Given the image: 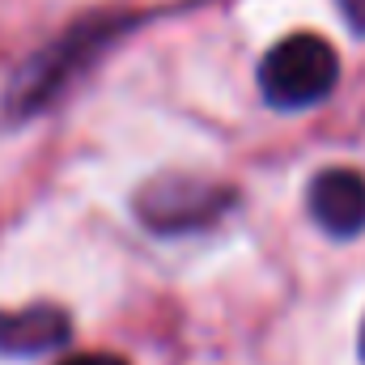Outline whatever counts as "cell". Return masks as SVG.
I'll return each instance as SVG.
<instances>
[{
  "instance_id": "cell-1",
  "label": "cell",
  "mask_w": 365,
  "mask_h": 365,
  "mask_svg": "<svg viewBox=\"0 0 365 365\" xmlns=\"http://www.w3.org/2000/svg\"><path fill=\"white\" fill-rule=\"evenodd\" d=\"M340 81V56L319 34L280 38L259 64V90L280 110H302L323 102Z\"/></svg>"
},
{
  "instance_id": "cell-2",
  "label": "cell",
  "mask_w": 365,
  "mask_h": 365,
  "mask_svg": "<svg viewBox=\"0 0 365 365\" xmlns=\"http://www.w3.org/2000/svg\"><path fill=\"white\" fill-rule=\"evenodd\" d=\"M234 195L217 182H195V179H162L149 182L136 195V217L145 225H153L158 234H182V230H200L212 217H221V208Z\"/></svg>"
},
{
  "instance_id": "cell-3",
  "label": "cell",
  "mask_w": 365,
  "mask_h": 365,
  "mask_svg": "<svg viewBox=\"0 0 365 365\" xmlns=\"http://www.w3.org/2000/svg\"><path fill=\"white\" fill-rule=\"evenodd\" d=\"M310 217L331 238H357L365 230V179L349 166H331L310 179Z\"/></svg>"
},
{
  "instance_id": "cell-4",
  "label": "cell",
  "mask_w": 365,
  "mask_h": 365,
  "mask_svg": "<svg viewBox=\"0 0 365 365\" xmlns=\"http://www.w3.org/2000/svg\"><path fill=\"white\" fill-rule=\"evenodd\" d=\"M68 340V314L56 306H26L0 314V353L34 357Z\"/></svg>"
},
{
  "instance_id": "cell-5",
  "label": "cell",
  "mask_w": 365,
  "mask_h": 365,
  "mask_svg": "<svg viewBox=\"0 0 365 365\" xmlns=\"http://www.w3.org/2000/svg\"><path fill=\"white\" fill-rule=\"evenodd\" d=\"M60 365H128L123 357H110V353H81V357H68Z\"/></svg>"
},
{
  "instance_id": "cell-6",
  "label": "cell",
  "mask_w": 365,
  "mask_h": 365,
  "mask_svg": "<svg viewBox=\"0 0 365 365\" xmlns=\"http://www.w3.org/2000/svg\"><path fill=\"white\" fill-rule=\"evenodd\" d=\"M340 4H344L349 21H353V26H357V30L365 34V0H340Z\"/></svg>"
},
{
  "instance_id": "cell-7",
  "label": "cell",
  "mask_w": 365,
  "mask_h": 365,
  "mask_svg": "<svg viewBox=\"0 0 365 365\" xmlns=\"http://www.w3.org/2000/svg\"><path fill=\"white\" fill-rule=\"evenodd\" d=\"M361 361H365V327H361Z\"/></svg>"
}]
</instances>
